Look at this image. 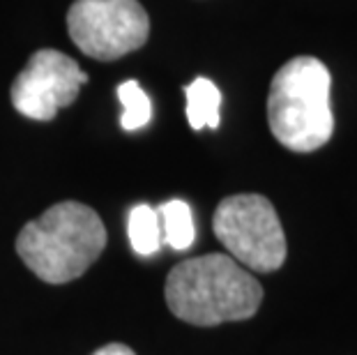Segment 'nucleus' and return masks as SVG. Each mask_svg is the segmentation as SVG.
Here are the masks:
<instances>
[{
	"label": "nucleus",
	"mask_w": 357,
	"mask_h": 355,
	"mask_svg": "<svg viewBox=\"0 0 357 355\" xmlns=\"http://www.w3.org/2000/svg\"><path fill=\"white\" fill-rule=\"evenodd\" d=\"M106 231L100 215L79 201L51 206L28 222L17 238V252L47 284H67L100 259Z\"/></svg>",
	"instance_id": "obj_2"
},
{
	"label": "nucleus",
	"mask_w": 357,
	"mask_h": 355,
	"mask_svg": "<svg viewBox=\"0 0 357 355\" xmlns=\"http://www.w3.org/2000/svg\"><path fill=\"white\" fill-rule=\"evenodd\" d=\"M187 95V120L192 130L203 127H219V107H222V93L210 79L199 77L185 88Z\"/></svg>",
	"instance_id": "obj_7"
},
{
	"label": "nucleus",
	"mask_w": 357,
	"mask_h": 355,
	"mask_svg": "<svg viewBox=\"0 0 357 355\" xmlns=\"http://www.w3.org/2000/svg\"><path fill=\"white\" fill-rule=\"evenodd\" d=\"M330 72L321 60L298 56L275 74L268 97V120L275 139L293 153H311L330 141Z\"/></svg>",
	"instance_id": "obj_3"
},
{
	"label": "nucleus",
	"mask_w": 357,
	"mask_h": 355,
	"mask_svg": "<svg viewBox=\"0 0 357 355\" xmlns=\"http://www.w3.org/2000/svg\"><path fill=\"white\" fill-rule=\"evenodd\" d=\"M157 215H159V224H162V238L166 240V245L178 249V252H185V249L194 245L196 238L194 217H192V208L185 201L173 199L169 203H164L157 210Z\"/></svg>",
	"instance_id": "obj_8"
},
{
	"label": "nucleus",
	"mask_w": 357,
	"mask_h": 355,
	"mask_svg": "<svg viewBox=\"0 0 357 355\" xmlns=\"http://www.w3.org/2000/svg\"><path fill=\"white\" fill-rule=\"evenodd\" d=\"M93 355H136V353L125 344H109V346H104V349L95 351Z\"/></svg>",
	"instance_id": "obj_11"
},
{
	"label": "nucleus",
	"mask_w": 357,
	"mask_h": 355,
	"mask_svg": "<svg viewBox=\"0 0 357 355\" xmlns=\"http://www.w3.org/2000/svg\"><path fill=\"white\" fill-rule=\"evenodd\" d=\"M263 289L233 256L208 254L182 261L166 279V305L180 321L210 328L252 319Z\"/></svg>",
	"instance_id": "obj_1"
},
{
	"label": "nucleus",
	"mask_w": 357,
	"mask_h": 355,
	"mask_svg": "<svg viewBox=\"0 0 357 355\" xmlns=\"http://www.w3.org/2000/svg\"><path fill=\"white\" fill-rule=\"evenodd\" d=\"M118 97H120V102H123V118H120V123H123L127 132H136L150 123L153 104H150V97L143 93V88L139 83L136 81L120 83Z\"/></svg>",
	"instance_id": "obj_10"
},
{
	"label": "nucleus",
	"mask_w": 357,
	"mask_h": 355,
	"mask_svg": "<svg viewBox=\"0 0 357 355\" xmlns=\"http://www.w3.org/2000/svg\"><path fill=\"white\" fill-rule=\"evenodd\" d=\"M127 233L132 249L139 256H153L162 247V224H159V215L155 208L134 206L127 219Z\"/></svg>",
	"instance_id": "obj_9"
},
{
	"label": "nucleus",
	"mask_w": 357,
	"mask_h": 355,
	"mask_svg": "<svg viewBox=\"0 0 357 355\" xmlns=\"http://www.w3.org/2000/svg\"><path fill=\"white\" fill-rule=\"evenodd\" d=\"M72 42L95 60H118L148 42L150 19L139 0H77L67 12Z\"/></svg>",
	"instance_id": "obj_5"
},
{
	"label": "nucleus",
	"mask_w": 357,
	"mask_h": 355,
	"mask_svg": "<svg viewBox=\"0 0 357 355\" xmlns=\"http://www.w3.org/2000/svg\"><path fill=\"white\" fill-rule=\"evenodd\" d=\"M88 81L77 60L53 49H42L30 56L28 65L12 83V104L19 113L33 120H53L63 107L79 97Z\"/></svg>",
	"instance_id": "obj_6"
},
{
	"label": "nucleus",
	"mask_w": 357,
	"mask_h": 355,
	"mask_svg": "<svg viewBox=\"0 0 357 355\" xmlns=\"http://www.w3.org/2000/svg\"><path fill=\"white\" fill-rule=\"evenodd\" d=\"M215 236L240 266L275 273L286 261V236L275 206L261 194H235L217 206Z\"/></svg>",
	"instance_id": "obj_4"
}]
</instances>
